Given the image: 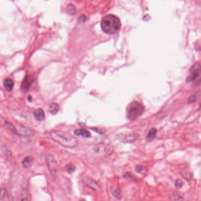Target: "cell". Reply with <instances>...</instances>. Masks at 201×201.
Returning <instances> with one entry per match:
<instances>
[{
  "label": "cell",
  "mask_w": 201,
  "mask_h": 201,
  "mask_svg": "<svg viewBox=\"0 0 201 201\" xmlns=\"http://www.w3.org/2000/svg\"><path fill=\"white\" fill-rule=\"evenodd\" d=\"M139 137V135L138 134H126L122 136H120V139L123 142L126 143H131L134 141H135Z\"/></svg>",
  "instance_id": "cell-8"
},
{
  "label": "cell",
  "mask_w": 201,
  "mask_h": 201,
  "mask_svg": "<svg viewBox=\"0 0 201 201\" xmlns=\"http://www.w3.org/2000/svg\"><path fill=\"white\" fill-rule=\"evenodd\" d=\"M15 127L17 131V135L28 137L33 136L36 134V132L33 129L21 125H18Z\"/></svg>",
  "instance_id": "cell-4"
},
{
  "label": "cell",
  "mask_w": 201,
  "mask_h": 201,
  "mask_svg": "<svg viewBox=\"0 0 201 201\" xmlns=\"http://www.w3.org/2000/svg\"><path fill=\"white\" fill-rule=\"evenodd\" d=\"M4 126L5 127H7V129H8L10 132H11L12 133L17 135V131L15 127V126L10 123L7 122V121L4 122Z\"/></svg>",
  "instance_id": "cell-17"
},
{
  "label": "cell",
  "mask_w": 201,
  "mask_h": 201,
  "mask_svg": "<svg viewBox=\"0 0 201 201\" xmlns=\"http://www.w3.org/2000/svg\"><path fill=\"white\" fill-rule=\"evenodd\" d=\"M66 12L70 15H74L76 13V8L74 5L70 4L66 7Z\"/></svg>",
  "instance_id": "cell-18"
},
{
  "label": "cell",
  "mask_w": 201,
  "mask_h": 201,
  "mask_svg": "<svg viewBox=\"0 0 201 201\" xmlns=\"http://www.w3.org/2000/svg\"><path fill=\"white\" fill-rule=\"evenodd\" d=\"M34 115L36 119L39 121H43L45 119V113L44 111L42 108L37 109L34 111Z\"/></svg>",
  "instance_id": "cell-10"
},
{
  "label": "cell",
  "mask_w": 201,
  "mask_h": 201,
  "mask_svg": "<svg viewBox=\"0 0 201 201\" xmlns=\"http://www.w3.org/2000/svg\"><path fill=\"white\" fill-rule=\"evenodd\" d=\"M184 185V183H183V181L180 179H177L176 181H175V186L177 188H181Z\"/></svg>",
  "instance_id": "cell-21"
},
{
  "label": "cell",
  "mask_w": 201,
  "mask_h": 201,
  "mask_svg": "<svg viewBox=\"0 0 201 201\" xmlns=\"http://www.w3.org/2000/svg\"><path fill=\"white\" fill-rule=\"evenodd\" d=\"M191 75L187 78L186 83H189L194 81L198 77L200 74V66L199 64H196L190 70Z\"/></svg>",
  "instance_id": "cell-6"
},
{
  "label": "cell",
  "mask_w": 201,
  "mask_h": 201,
  "mask_svg": "<svg viewBox=\"0 0 201 201\" xmlns=\"http://www.w3.org/2000/svg\"><path fill=\"white\" fill-rule=\"evenodd\" d=\"M49 135L53 141L66 148H74L78 145V141L75 137L63 131H51Z\"/></svg>",
  "instance_id": "cell-1"
},
{
  "label": "cell",
  "mask_w": 201,
  "mask_h": 201,
  "mask_svg": "<svg viewBox=\"0 0 201 201\" xmlns=\"http://www.w3.org/2000/svg\"><path fill=\"white\" fill-rule=\"evenodd\" d=\"M59 110H60V106L57 103H51L50 107H49V111L51 114H55L58 112Z\"/></svg>",
  "instance_id": "cell-13"
},
{
  "label": "cell",
  "mask_w": 201,
  "mask_h": 201,
  "mask_svg": "<svg viewBox=\"0 0 201 201\" xmlns=\"http://www.w3.org/2000/svg\"><path fill=\"white\" fill-rule=\"evenodd\" d=\"M74 134L76 136H81L86 138H90L91 137L90 132L89 130L84 129H76L74 132Z\"/></svg>",
  "instance_id": "cell-9"
},
{
  "label": "cell",
  "mask_w": 201,
  "mask_h": 201,
  "mask_svg": "<svg viewBox=\"0 0 201 201\" xmlns=\"http://www.w3.org/2000/svg\"><path fill=\"white\" fill-rule=\"evenodd\" d=\"M34 162V159L31 157H26L22 161V165L25 169L30 168Z\"/></svg>",
  "instance_id": "cell-12"
},
{
  "label": "cell",
  "mask_w": 201,
  "mask_h": 201,
  "mask_svg": "<svg viewBox=\"0 0 201 201\" xmlns=\"http://www.w3.org/2000/svg\"><path fill=\"white\" fill-rule=\"evenodd\" d=\"M145 111V106L139 101H134L128 106L127 117L130 121H134L141 116Z\"/></svg>",
  "instance_id": "cell-3"
},
{
  "label": "cell",
  "mask_w": 201,
  "mask_h": 201,
  "mask_svg": "<svg viewBox=\"0 0 201 201\" xmlns=\"http://www.w3.org/2000/svg\"><path fill=\"white\" fill-rule=\"evenodd\" d=\"M3 84H4L5 89L8 92L11 91L12 90V89L14 87V85L13 81L10 79H5L4 80Z\"/></svg>",
  "instance_id": "cell-11"
},
{
  "label": "cell",
  "mask_w": 201,
  "mask_h": 201,
  "mask_svg": "<svg viewBox=\"0 0 201 201\" xmlns=\"http://www.w3.org/2000/svg\"><path fill=\"white\" fill-rule=\"evenodd\" d=\"M156 133L157 129L156 128H151L146 136V140L148 141H151L155 138Z\"/></svg>",
  "instance_id": "cell-16"
},
{
  "label": "cell",
  "mask_w": 201,
  "mask_h": 201,
  "mask_svg": "<svg viewBox=\"0 0 201 201\" xmlns=\"http://www.w3.org/2000/svg\"><path fill=\"white\" fill-rule=\"evenodd\" d=\"M8 194L5 189L2 188L0 189V200H8Z\"/></svg>",
  "instance_id": "cell-20"
},
{
  "label": "cell",
  "mask_w": 201,
  "mask_h": 201,
  "mask_svg": "<svg viewBox=\"0 0 201 201\" xmlns=\"http://www.w3.org/2000/svg\"><path fill=\"white\" fill-rule=\"evenodd\" d=\"M46 161L49 170L51 174L52 175H55L58 169V165L56 160L55 159L53 156H52L51 154H49L46 157Z\"/></svg>",
  "instance_id": "cell-5"
},
{
  "label": "cell",
  "mask_w": 201,
  "mask_h": 201,
  "mask_svg": "<svg viewBox=\"0 0 201 201\" xmlns=\"http://www.w3.org/2000/svg\"><path fill=\"white\" fill-rule=\"evenodd\" d=\"M28 100L30 101H31L32 100V99H31V96H29L28 97Z\"/></svg>",
  "instance_id": "cell-24"
},
{
  "label": "cell",
  "mask_w": 201,
  "mask_h": 201,
  "mask_svg": "<svg viewBox=\"0 0 201 201\" xmlns=\"http://www.w3.org/2000/svg\"><path fill=\"white\" fill-rule=\"evenodd\" d=\"M12 1H14V0H12Z\"/></svg>",
  "instance_id": "cell-25"
},
{
  "label": "cell",
  "mask_w": 201,
  "mask_h": 201,
  "mask_svg": "<svg viewBox=\"0 0 201 201\" xmlns=\"http://www.w3.org/2000/svg\"><path fill=\"white\" fill-rule=\"evenodd\" d=\"M101 27L105 33L114 34L120 30L121 28V23L117 16L109 14L104 16L102 18Z\"/></svg>",
  "instance_id": "cell-2"
},
{
  "label": "cell",
  "mask_w": 201,
  "mask_h": 201,
  "mask_svg": "<svg viewBox=\"0 0 201 201\" xmlns=\"http://www.w3.org/2000/svg\"><path fill=\"white\" fill-rule=\"evenodd\" d=\"M34 82V77L31 76L27 75L25 76L23 82L21 84V90L24 92H27L28 91L30 88L31 87L33 83Z\"/></svg>",
  "instance_id": "cell-7"
},
{
  "label": "cell",
  "mask_w": 201,
  "mask_h": 201,
  "mask_svg": "<svg viewBox=\"0 0 201 201\" xmlns=\"http://www.w3.org/2000/svg\"><path fill=\"white\" fill-rule=\"evenodd\" d=\"M66 171L67 172V173H73L75 170H76V166L73 163H69L66 166Z\"/></svg>",
  "instance_id": "cell-19"
},
{
  "label": "cell",
  "mask_w": 201,
  "mask_h": 201,
  "mask_svg": "<svg viewBox=\"0 0 201 201\" xmlns=\"http://www.w3.org/2000/svg\"><path fill=\"white\" fill-rule=\"evenodd\" d=\"M87 184L90 188H91L92 189L95 191H98L100 189V186L94 180H92V179L88 180L87 181Z\"/></svg>",
  "instance_id": "cell-14"
},
{
  "label": "cell",
  "mask_w": 201,
  "mask_h": 201,
  "mask_svg": "<svg viewBox=\"0 0 201 201\" xmlns=\"http://www.w3.org/2000/svg\"><path fill=\"white\" fill-rule=\"evenodd\" d=\"M197 97L195 95H193V96H191V97L188 99V102L189 103H194V102L196 101V100H197Z\"/></svg>",
  "instance_id": "cell-23"
},
{
  "label": "cell",
  "mask_w": 201,
  "mask_h": 201,
  "mask_svg": "<svg viewBox=\"0 0 201 201\" xmlns=\"http://www.w3.org/2000/svg\"><path fill=\"white\" fill-rule=\"evenodd\" d=\"M111 194L112 195L116 198L117 199H121L122 198V194H121V192L120 191V190L117 188H116L114 186H112L111 188Z\"/></svg>",
  "instance_id": "cell-15"
},
{
  "label": "cell",
  "mask_w": 201,
  "mask_h": 201,
  "mask_svg": "<svg viewBox=\"0 0 201 201\" xmlns=\"http://www.w3.org/2000/svg\"><path fill=\"white\" fill-rule=\"evenodd\" d=\"M145 169V167L143 166H141V165H138L135 168V170L137 172H139V173H141L142 172L143 170Z\"/></svg>",
  "instance_id": "cell-22"
}]
</instances>
